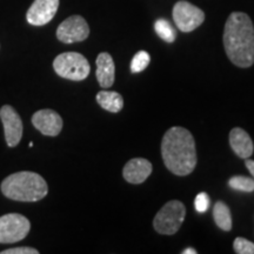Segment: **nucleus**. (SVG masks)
I'll use <instances>...</instances> for the list:
<instances>
[{"label":"nucleus","instance_id":"1","mask_svg":"<svg viewBox=\"0 0 254 254\" xmlns=\"http://www.w3.org/2000/svg\"><path fill=\"white\" fill-rule=\"evenodd\" d=\"M224 46L228 59L238 67L247 68L254 64V26L244 12H233L224 30Z\"/></svg>","mask_w":254,"mask_h":254},{"label":"nucleus","instance_id":"2","mask_svg":"<svg viewBox=\"0 0 254 254\" xmlns=\"http://www.w3.org/2000/svg\"><path fill=\"white\" fill-rule=\"evenodd\" d=\"M161 155L165 166L176 176L185 177L196 166L195 141L189 129L180 126L171 127L161 141Z\"/></svg>","mask_w":254,"mask_h":254},{"label":"nucleus","instance_id":"3","mask_svg":"<svg viewBox=\"0 0 254 254\" xmlns=\"http://www.w3.org/2000/svg\"><path fill=\"white\" fill-rule=\"evenodd\" d=\"M1 192L6 198L15 201L34 202L45 198L49 193V186L40 174L24 171L4 179Z\"/></svg>","mask_w":254,"mask_h":254},{"label":"nucleus","instance_id":"4","mask_svg":"<svg viewBox=\"0 0 254 254\" xmlns=\"http://www.w3.org/2000/svg\"><path fill=\"white\" fill-rule=\"evenodd\" d=\"M53 68L62 78L74 81L85 80L91 71L87 59L77 52H65L59 55L53 62Z\"/></svg>","mask_w":254,"mask_h":254},{"label":"nucleus","instance_id":"5","mask_svg":"<svg viewBox=\"0 0 254 254\" xmlns=\"http://www.w3.org/2000/svg\"><path fill=\"white\" fill-rule=\"evenodd\" d=\"M185 215V205L179 200H171L166 202L155 215L153 219V226L158 233L172 236L182 227Z\"/></svg>","mask_w":254,"mask_h":254},{"label":"nucleus","instance_id":"6","mask_svg":"<svg viewBox=\"0 0 254 254\" xmlns=\"http://www.w3.org/2000/svg\"><path fill=\"white\" fill-rule=\"evenodd\" d=\"M31 230L28 219L19 213L0 217V244H12L25 239Z\"/></svg>","mask_w":254,"mask_h":254},{"label":"nucleus","instance_id":"7","mask_svg":"<svg viewBox=\"0 0 254 254\" xmlns=\"http://www.w3.org/2000/svg\"><path fill=\"white\" fill-rule=\"evenodd\" d=\"M173 20L180 31L189 33L204 23L205 13L189 1H178L173 7Z\"/></svg>","mask_w":254,"mask_h":254},{"label":"nucleus","instance_id":"8","mask_svg":"<svg viewBox=\"0 0 254 254\" xmlns=\"http://www.w3.org/2000/svg\"><path fill=\"white\" fill-rule=\"evenodd\" d=\"M90 36L87 21L80 15H72L64 20L57 30V38L65 44L84 41Z\"/></svg>","mask_w":254,"mask_h":254},{"label":"nucleus","instance_id":"9","mask_svg":"<svg viewBox=\"0 0 254 254\" xmlns=\"http://www.w3.org/2000/svg\"><path fill=\"white\" fill-rule=\"evenodd\" d=\"M0 119L4 125L5 139L9 147H15L23 136V122L13 107L5 105L0 109Z\"/></svg>","mask_w":254,"mask_h":254},{"label":"nucleus","instance_id":"10","mask_svg":"<svg viewBox=\"0 0 254 254\" xmlns=\"http://www.w3.org/2000/svg\"><path fill=\"white\" fill-rule=\"evenodd\" d=\"M58 7L59 0H34L26 13L28 24L33 26L49 24L55 18Z\"/></svg>","mask_w":254,"mask_h":254},{"label":"nucleus","instance_id":"11","mask_svg":"<svg viewBox=\"0 0 254 254\" xmlns=\"http://www.w3.org/2000/svg\"><path fill=\"white\" fill-rule=\"evenodd\" d=\"M32 124L38 131L47 136L58 135L63 129V119L56 111L40 110L33 114Z\"/></svg>","mask_w":254,"mask_h":254},{"label":"nucleus","instance_id":"12","mask_svg":"<svg viewBox=\"0 0 254 254\" xmlns=\"http://www.w3.org/2000/svg\"><path fill=\"white\" fill-rule=\"evenodd\" d=\"M152 173V164L147 159L134 158L125 165L123 170V177L129 184L139 185L142 184Z\"/></svg>","mask_w":254,"mask_h":254},{"label":"nucleus","instance_id":"13","mask_svg":"<svg viewBox=\"0 0 254 254\" xmlns=\"http://www.w3.org/2000/svg\"><path fill=\"white\" fill-rule=\"evenodd\" d=\"M97 80L103 88H109L113 85L116 78V66L110 53L103 52L97 58Z\"/></svg>","mask_w":254,"mask_h":254},{"label":"nucleus","instance_id":"14","mask_svg":"<svg viewBox=\"0 0 254 254\" xmlns=\"http://www.w3.org/2000/svg\"><path fill=\"white\" fill-rule=\"evenodd\" d=\"M230 145L238 157L247 159L253 154L254 146L249 133L245 129L236 127L230 133Z\"/></svg>","mask_w":254,"mask_h":254},{"label":"nucleus","instance_id":"15","mask_svg":"<svg viewBox=\"0 0 254 254\" xmlns=\"http://www.w3.org/2000/svg\"><path fill=\"white\" fill-rule=\"evenodd\" d=\"M97 103L103 107L104 110L112 113H118L124 107V99L122 94L113 91H100L97 94Z\"/></svg>","mask_w":254,"mask_h":254},{"label":"nucleus","instance_id":"16","mask_svg":"<svg viewBox=\"0 0 254 254\" xmlns=\"http://www.w3.org/2000/svg\"><path fill=\"white\" fill-rule=\"evenodd\" d=\"M213 218L215 224L222 231L232 230V217L228 206L224 201H218L213 208Z\"/></svg>","mask_w":254,"mask_h":254},{"label":"nucleus","instance_id":"17","mask_svg":"<svg viewBox=\"0 0 254 254\" xmlns=\"http://www.w3.org/2000/svg\"><path fill=\"white\" fill-rule=\"evenodd\" d=\"M154 30L161 39L166 43H173L176 40V31L172 27V25L168 23L165 19H158L154 24Z\"/></svg>","mask_w":254,"mask_h":254},{"label":"nucleus","instance_id":"18","mask_svg":"<svg viewBox=\"0 0 254 254\" xmlns=\"http://www.w3.org/2000/svg\"><path fill=\"white\" fill-rule=\"evenodd\" d=\"M228 185H230L231 189L236 190H241V192L251 193L254 190V179L252 178L247 177H232L230 180H228Z\"/></svg>","mask_w":254,"mask_h":254},{"label":"nucleus","instance_id":"19","mask_svg":"<svg viewBox=\"0 0 254 254\" xmlns=\"http://www.w3.org/2000/svg\"><path fill=\"white\" fill-rule=\"evenodd\" d=\"M151 62V57L146 51H139L136 55L133 57L131 62V71L132 73H139L147 67Z\"/></svg>","mask_w":254,"mask_h":254},{"label":"nucleus","instance_id":"20","mask_svg":"<svg viewBox=\"0 0 254 254\" xmlns=\"http://www.w3.org/2000/svg\"><path fill=\"white\" fill-rule=\"evenodd\" d=\"M233 247L238 254H254V244L245 238H237Z\"/></svg>","mask_w":254,"mask_h":254},{"label":"nucleus","instance_id":"21","mask_svg":"<svg viewBox=\"0 0 254 254\" xmlns=\"http://www.w3.org/2000/svg\"><path fill=\"white\" fill-rule=\"evenodd\" d=\"M209 205H211V200H209L207 193L201 192L195 196L194 207L196 212H199V213H205V212L209 208Z\"/></svg>","mask_w":254,"mask_h":254},{"label":"nucleus","instance_id":"22","mask_svg":"<svg viewBox=\"0 0 254 254\" xmlns=\"http://www.w3.org/2000/svg\"><path fill=\"white\" fill-rule=\"evenodd\" d=\"M1 254H39V251L32 247H15V249L2 251Z\"/></svg>","mask_w":254,"mask_h":254},{"label":"nucleus","instance_id":"23","mask_svg":"<svg viewBox=\"0 0 254 254\" xmlns=\"http://www.w3.org/2000/svg\"><path fill=\"white\" fill-rule=\"evenodd\" d=\"M245 165H246L247 170L250 171V173L252 174V177L254 179V160H251V159L247 158L246 161H245Z\"/></svg>","mask_w":254,"mask_h":254},{"label":"nucleus","instance_id":"24","mask_svg":"<svg viewBox=\"0 0 254 254\" xmlns=\"http://www.w3.org/2000/svg\"><path fill=\"white\" fill-rule=\"evenodd\" d=\"M183 254H196V251L194 249H186L183 251Z\"/></svg>","mask_w":254,"mask_h":254}]
</instances>
